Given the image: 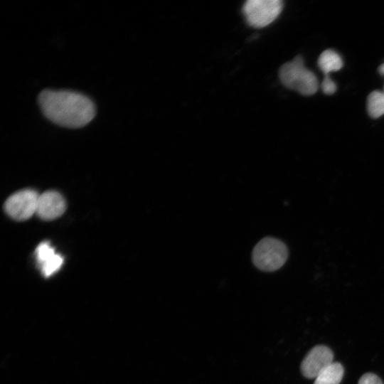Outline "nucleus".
<instances>
[{
	"label": "nucleus",
	"mask_w": 384,
	"mask_h": 384,
	"mask_svg": "<svg viewBox=\"0 0 384 384\" xmlns=\"http://www.w3.org/2000/svg\"><path fill=\"white\" fill-rule=\"evenodd\" d=\"M321 89L325 94L332 95L336 90V85L329 75H325L321 82Z\"/></svg>",
	"instance_id": "f8f14e48"
},
{
	"label": "nucleus",
	"mask_w": 384,
	"mask_h": 384,
	"mask_svg": "<svg viewBox=\"0 0 384 384\" xmlns=\"http://www.w3.org/2000/svg\"><path fill=\"white\" fill-rule=\"evenodd\" d=\"M332 351L326 346H316L311 348L301 363V371L308 378H316L327 366L333 363Z\"/></svg>",
	"instance_id": "423d86ee"
},
{
	"label": "nucleus",
	"mask_w": 384,
	"mask_h": 384,
	"mask_svg": "<svg viewBox=\"0 0 384 384\" xmlns=\"http://www.w3.org/2000/svg\"><path fill=\"white\" fill-rule=\"evenodd\" d=\"M40 194L33 189H24L12 194L4 204L6 213L16 220H25L37 212Z\"/></svg>",
	"instance_id": "39448f33"
},
{
	"label": "nucleus",
	"mask_w": 384,
	"mask_h": 384,
	"mask_svg": "<svg viewBox=\"0 0 384 384\" xmlns=\"http://www.w3.org/2000/svg\"><path fill=\"white\" fill-rule=\"evenodd\" d=\"M279 77L283 85L303 95H312L318 90L316 75L304 66L300 55L283 64L279 70Z\"/></svg>",
	"instance_id": "f03ea898"
},
{
	"label": "nucleus",
	"mask_w": 384,
	"mask_h": 384,
	"mask_svg": "<svg viewBox=\"0 0 384 384\" xmlns=\"http://www.w3.org/2000/svg\"><path fill=\"white\" fill-rule=\"evenodd\" d=\"M384 91V90H383Z\"/></svg>",
	"instance_id": "2eb2a0df"
},
{
	"label": "nucleus",
	"mask_w": 384,
	"mask_h": 384,
	"mask_svg": "<svg viewBox=\"0 0 384 384\" xmlns=\"http://www.w3.org/2000/svg\"><path fill=\"white\" fill-rule=\"evenodd\" d=\"M358 384H383L380 378L375 374L368 373L363 375Z\"/></svg>",
	"instance_id": "ddd939ff"
},
{
	"label": "nucleus",
	"mask_w": 384,
	"mask_h": 384,
	"mask_svg": "<svg viewBox=\"0 0 384 384\" xmlns=\"http://www.w3.org/2000/svg\"><path fill=\"white\" fill-rule=\"evenodd\" d=\"M283 9L281 0H248L242 7L247 23L254 28H263L272 23Z\"/></svg>",
	"instance_id": "20e7f679"
},
{
	"label": "nucleus",
	"mask_w": 384,
	"mask_h": 384,
	"mask_svg": "<svg viewBox=\"0 0 384 384\" xmlns=\"http://www.w3.org/2000/svg\"><path fill=\"white\" fill-rule=\"evenodd\" d=\"M65 208L63 196L55 191H48L40 194L36 214L43 220H51L63 215Z\"/></svg>",
	"instance_id": "0eeeda50"
},
{
	"label": "nucleus",
	"mask_w": 384,
	"mask_h": 384,
	"mask_svg": "<svg viewBox=\"0 0 384 384\" xmlns=\"http://www.w3.org/2000/svg\"><path fill=\"white\" fill-rule=\"evenodd\" d=\"M38 102L46 118L67 128L84 127L96 114L92 100L70 90H44L38 95Z\"/></svg>",
	"instance_id": "f257e3e1"
},
{
	"label": "nucleus",
	"mask_w": 384,
	"mask_h": 384,
	"mask_svg": "<svg viewBox=\"0 0 384 384\" xmlns=\"http://www.w3.org/2000/svg\"><path fill=\"white\" fill-rule=\"evenodd\" d=\"M288 257L285 244L274 238H265L255 246L252 260L259 270L273 272L282 267Z\"/></svg>",
	"instance_id": "7ed1b4c3"
},
{
	"label": "nucleus",
	"mask_w": 384,
	"mask_h": 384,
	"mask_svg": "<svg viewBox=\"0 0 384 384\" xmlns=\"http://www.w3.org/2000/svg\"><path fill=\"white\" fill-rule=\"evenodd\" d=\"M378 72L380 73V75H384V63L381 64L378 67Z\"/></svg>",
	"instance_id": "4468645a"
},
{
	"label": "nucleus",
	"mask_w": 384,
	"mask_h": 384,
	"mask_svg": "<svg viewBox=\"0 0 384 384\" xmlns=\"http://www.w3.org/2000/svg\"><path fill=\"white\" fill-rule=\"evenodd\" d=\"M36 257L42 274L48 277L55 273L62 266L63 257L56 253L48 242L38 245L36 249Z\"/></svg>",
	"instance_id": "6e6552de"
},
{
	"label": "nucleus",
	"mask_w": 384,
	"mask_h": 384,
	"mask_svg": "<svg viewBox=\"0 0 384 384\" xmlns=\"http://www.w3.org/2000/svg\"><path fill=\"white\" fill-rule=\"evenodd\" d=\"M367 110L372 118H378L384 114V91L375 90L367 99Z\"/></svg>",
	"instance_id": "9b49d317"
},
{
	"label": "nucleus",
	"mask_w": 384,
	"mask_h": 384,
	"mask_svg": "<svg viewBox=\"0 0 384 384\" xmlns=\"http://www.w3.org/2000/svg\"><path fill=\"white\" fill-rule=\"evenodd\" d=\"M343 372V368L341 363L333 362L318 375L314 384H339Z\"/></svg>",
	"instance_id": "9d476101"
},
{
	"label": "nucleus",
	"mask_w": 384,
	"mask_h": 384,
	"mask_svg": "<svg viewBox=\"0 0 384 384\" xmlns=\"http://www.w3.org/2000/svg\"><path fill=\"white\" fill-rule=\"evenodd\" d=\"M318 65L324 75H329V73L339 70L343 67V60L336 51L327 49L319 55Z\"/></svg>",
	"instance_id": "1a4fd4ad"
}]
</instances>
